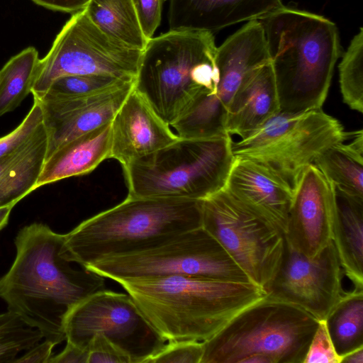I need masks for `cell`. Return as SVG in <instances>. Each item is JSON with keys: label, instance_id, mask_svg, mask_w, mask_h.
Listing matches in <instances>:
<instances>
[{"label": "cell", "instance_id": "obj_37", "mask_svg": "<svg viewBox=\"0 0 363 363\" xmlns=\"http://www.w3.org/2000/svg\"><path fill=\"white\" fill-rule=\"evenodd\" d=\"M88 348H83L69 341L63 350L50 358L49 363H87Z\"/></svg>", "mask_w": 363, "mask_h": 363}, {"label": "cell", "instance_id": "obj_11", "mask_svg": "<svg viewBox=\"0 0 363 363\" xmlns=\"http://www.w3.org/2000/svg\"><path fill=\"white\" fill-rule=\"evenodd\" d=\"M202 227L223 246L250 281L263 290L277 272L284 233L237 202L223 188L201 201Z\"/></svg>", "mask_w": 363, "mask_h": 363}, {"label": "cell", "instance_id": "obj_13", "mask_svg": "<svg viewBox=\"0 0 363 363\" xmlns=\"http://www.w3.org/2000/svg\"><path fill=\"white\" fill-rule=\"evenodd\" d=\"M343 269L331 242L308 257L286 239L279 267L264 289L270 298L296 306L324 320L345 294Z\"/></svg>", "mask_w": 363, "mask_h": 363}, {"label": "cell", "instance_id": "obj_10", "mask_svg": "<svg viewBox=\"0 0 363 363\" xmlns=\"http://www.w3.org/2000/svg\"><path fill=\"white\" fill-rule=\"evenodd\" d=\"M142 52L107 35L83 9L73 13L48 54L39 60L31 94H43L52 81L66 75L106 74L135 79Z\"/></svg>", "mask_w": 363, "mask_h": 363}, {"label": "cell", "instance_id": "obj_24", "mask_svg": "<svg viewBox=\"0 0 363 363\" xmlns=\"http://www.w3.org/2000/svg\"><path fill=\"white\" fill-rule=\"evenodd\" d=\"M84 11L109 37L137 50L145 48L149 40L143 32L132 0H90Z\"/></svg>", "mask_w": 363, "mask_h": 363}, {"label": "cell", "instance_id": "obj_34", "mask_svg": "<svg viewBox=\"0 0 363 363\" xmlns=\"http://www.w3.org/2000/svg\"><path fill=\"white\" fill-rule=\"evenodd\" d=\"M87 363H132V360L106 337L96 335L88 345Z\"/></svg>", "mask_w": 363, "mask_h": 363}, {"label": "cell", "instance_id": "obj_28", "mask_svg": "<svg viewBox=\"0 0 363 363\" xmlns=\"http://www.w3.org/2000/svg\"><path fill=\"white\" fill-rule=\"evenodd\" d=\"M342 100L351 109L363 113V30L352 38L339 65Z\"/></svg>", "mask_w": 363, "mask_h": 363}, {"label": "cell", "instance_id": "obj_23", "mask_svg": "<svg viewBox=\"0 0 363 363\" xmlns=\"http://www.w3.org/2000/svg\"><path fill=\"white\" fill-rule=\"evenodd\" d=\"M348 143L333 145L315 161L314 165L335 187L363 199V131L350 133Z\"/></svg>", "mask_w": 363, "mask_h": 363}, {"label": "cell", "instance_id": "obj_25", "mask_svg": "<svg viewBox=\"0 0 363 363\" xmlns=\"http://www.w3.org/2000/svg\"><path fill=\"white\" fill-rule=\"evenodd\" d=\"M48 138L45 127L33 138L23 155L0 181V207L15 206L37 189L46 159Z\"/></svg>", "mask_w": 363, "mask_h": 363}, {"label": "cell", "instance_id": "obj_18", "mask_svg": "<svg viewBox=\"0 0 363 363\" xmlns=\"http://www.w3.org/2000/svg\"><path fill=\"white\" fill-rule=\"evenodd\" d=\"M270 60L263 27L257 19L249 21L217 48L218 82L206 99L228 113L231 99L245 76Z\"/></svg>", "mask_w": 363, "mask_h": 363}, {"label": "cell", "instance_id": "obj_3", "mask_svg": "<svg viewBox=\"0 0 363 363\" xmlns=\"http://www.w3.org/2000/svg\"><path fill=\"white\" fill-rule=\"evenodd\" d=\"M258 20L265 35L280 111L322 108L340 54L335 24L322 16L284 6Z\"/></svg>", "mask_w": 363, "mask_h": 363}, {"label": "cell", "instance_id": "obj_1", "mask_svg": "<svg viewBox=\"0 0 363 363\" xmlns=\"http://www.w3.org/2000/svg\"><path fill=\"white\" fill-rule=\"evenodd\" d=\"M65 235L34 223L14 240L16 254L0 277V298L8 311L38 329L56 345L66 340L64 319L79 302L105 286L104 277L83 267L77 269L62 254Z\"/></svg>", "mask_w": 363, "mask_h": 363}, {"label": "cell", "instance_id": "obj_32", "mask_svg": "<svg viewBox=\"0 0 363 363\" xmlns=\"http://www.w3.org/2000/svg\"><path fill=\"white\" fill-rule=\"evenodd\" d=\"M203 354V342L171 340L145 363H201Z\"/></svg>", "mask_w": 363, "mask_h": 363}, {"label": "cell", "instance_id": "obj_17", "mask_svg": "<svg viewBox=\"0 0 363 363\" xmlns=\"http://www.w3.org/2000/svg\"><path fill=\"white\" fill-rule=\"evenodd\" d=\"M111 131L110 158L123 167L179 138L135 88L115 114Z\"/></svg>", "mask_w": 363, "mask_h": 363}, {"label": "cell", "instance_id": "obj_5", "mask_svg": "<svg viewBox=\"0 0 363 363\" xmlns=\"http://www.w3.org/2000/svg\"><path fill=\"white\" fill-rule=\"evenodd\" d=\"M213 33L169 30L149 40L134 88L169 125L179 119L203 90L218 82Z\"/></svg>", "mask_w": 363, "mask_h": 363}, {"label": "cell", "instance_id": "obj_38", "mask_svg": "<svg viewBox=\"0 0 363 363\" xmlns=\"http://www.w3.org/2000/svg\"><path fill=\"white\" fill-rule=\"evenodd\" d=\"M49 9L66 13H76L84 9L90 0H32Z\"/></svg>", "mask_w": 363, "mask_h": 363}, {"label": "cell", "instance_id": "obj_21", "mask_svg": "<svg viewBox=\"0 0 363 363\" xmlns=\"http://www.w3.org/2000/svg\"><path fill=\"white\" fill-rule=\"evenodd\" d=\"M111 121L68 141L46 158L37 189L61 179L88 174L110 158Z\"/></svg>", "mask_w": 363, "mask_h": 363}, {"label": "cell", "instance_id": "obj_8", "mask_svg": "<svg viewBox=\"0 0 363 363\" xmlns=\"http://www.w3.org/2000/svg\"><path fill=\"white\" fill-rule=\"evenodd\" d=\"M84 268L118 284L172 276L252 283L202 226L162 237L131 252L104 257Z\"/></svg>", "mask_w": 363, "mask_h": 363}, {"label": "cell", "instance_id": "obj_19", "mask_svg": "<svg viewBox=\"0 0 363 363\" xmlns=\"http://www.w3.org/2000/svg\"><path fill=\"white\" fill-rule=\"evenodd\" d=\"M283 6L281 0H169V30L214 32Z\"/></svg>", "mask_w": 363, "mask_h": 363}, {"label": "cell", "instance_id": "obj_27", "mask_svg": "<svg viewBox=\"0 0 363 363\" xmlns=\"http://www.w3.org/2000/svg\"><path fill=\"white\" fill-rule=\"evenodd\" d=\"M39 60L37 50L28 47L0 69V117L16 108L31 93Z\"/></svg>", "mask_w": 363, "mask_h": 363}, {"label": "cell", "instance_id": "obj_15", "mask_svg": "<svg viewBox=\"0 0 363 363\" xmlns=\"http://www.w3.org/2000/svg\"><path fill=\"white\" fill-rule=\"evenodd\" d=\"M134 84L135 80L127 82L84 96L33 97L43 111L48 138L46 158L68 141L111 121Z\"/></svg>", "mask_w": 363, "mask_h": 363}, {"label": "cell", "instance_id": "obj_2", "mask_svg": "<svg viewBox=\"0 0 363 363\" xmlns=\"http://www.w3.org/2000/svg\"><path fill=\"white\" fill-rule=\"evenodd\" d=\"M119 284L166 341H206L266 296L252 283L196 277L134 279Z\"/></svg>", "mask_w": 363, "mask_h": 363}, {"label": "cell", "instance_id": "obj_36", "mask_svg": "<svg viewBox=\"0 0 363 363\" xmlns=\"http://www.w3.org/2000/svg\"><path fill=\"white\" fill-rule=\"evenodd\" d=\"M55 345L52 342L45 340L26 350L24 354L16 358L13 363H49Z\"/></svg>", "mask_w": 363, "mask_h": 363}, {"label": "cell", "instance_id": "obj_12", "mask_svg": "<svg viewBox=\"0 0 363 363\" xmlns=\"http://www.w3.org/2000/svg\"><path fill=\"white\" fill-rule=\"evenodd\" d=\"M66 340L88 348L101 335L124 351L132 363H145L166 344L128 294L95 291L79 302L64 319Z\"/></svg>", "mask_w": 363, "mask_h": 363}, {"label": "cell", "instance_id": "obj_16", "mask_svg": "<svg viewBox=\"0 0 363 363\" xmlns=\"http://www.w3.org/2000/svg\"><path fill=\"white\" fill-rule=\"evenodd\" d=\"M223 188L247 210L285 234L293 188L278 174L258 162L235 157Z\"/></svg>", "mask_w": 363, "mask_h": 363}, {"label": "cell", "instance_id": "obj_26", "mask_svg": "<svg viewBox=\"0 0 363 363\" xmlns=\"http://www.w3.org/2000/svg\"><path fill=\"white\" fill-rule=\"evenodd\" d=\"M324 320L340 359L363 347V289L345 293Z\"/></svg>", "mask_w": 363, "mask_h": 363}, {"label": "cell", "instance_id": "obj_35", "mask_svg": "<svg viewBox=\"0 0 363 363\" xmlns=\"http://www.w3.org/2000/svg\"><path fill=\"white\" fill-rule=\"evenodd\" d=\"M166 0H132L141 28L147 40L160 24L163 4Z\"/></svg>", "mask_w": 363, "mask_h": 363}, {"label": "cell", "instance_id": "obj_31", "mask_svg": "<svg viewBox=\"0 0 363 363\" xmlns=\"http://www.w3.org/2000/svg\"><path fill=\"white\" fill-rule=\"evenodd\" d=\"M43 127L42 108L35 99L25 118L12 132L0 138V158L26 145Z\"/></svg>", "mask_w": 363, "mask_h": 363}, {"label": "cell", "instance_id": "obj_9", "mask_svg": "<svg viewBox=\"0 0 363 363\" xmlns=\"http://www.w3.org/2000/svg\"><path fill=\"white\" fill-rule=\"evenodd\" d=\"M350 133L322 108L279 111L257 129L232 143L235 157L258 162L292 188L304 169L328 147L348 140Z\"/></svg>", "mask_w": 363, "mask_h": 363}, {"label": "cell", "instance_id": "obj_6", "mask_svg": "<svg viewBox=\"0 0 363 363\" xmlns=\"http://www.w3.org/2000/svg\"><path fill=\"white\" fill-rule=\"evenodd\" d=\"M319 320L267 295L203 342L201 363H303Z\"/></svg>", "mask_w": 363, "mask_h": 363}, {"label": "cell", "instance_id": "obj_14", "mask_svg": "<svg viewBox=\"0 0 363 363\" xmlns=\"http://www.w3.org/2000/svg\"><path fill=\"white\" fill-rule=\"evenodd\" d=\"M335 208L334 186L314 165L306 167L293 188L285 238L308 257L332 242Z\"/></svg>", "mask_w": 363, "mask_h": 363}, {"label": "cell", "instance_id": "obj_4", "mask_svg": "<svg viewBox=\"0 0 363 363\" xmlns=\"http://www.w3.org/2000/svg\"><path fill=\"white\" fill-rule=\"evenodd\" d=\"M202 200L130 197L65 234L62 255L81 267L202 226Z\"/></svg>", "mask_w": 363, "mask_h": 363}, {"label": "cell", "instance_id": "obj_20", "mask_svg": "<svg viewBox=\"0 0 363 363\" xmlns=\"http://www.w3.org/2000/svg\"><path fill=\"white\" fill-rule=\"evenodd\" d=\"M280 111L274 74L270 60L250 72L230 103L225 129L242 138Z\"/></svg>", "mask_w": 363, "mask_h": 363}, {"label": "cell", "instance_id": "obj_33", "mask_svg": "<svg viewBox=\"0 0 363 363\" xmlns=\"http://www.w3.org/2000/svg\"><path fill=\"white\" fill-rule=\"evenodd\" d=\"M303 363H340V357L335 351L325 320H319Z\"/></svg>", "mask_w": 363, "mask_h": 363}, {"label": "cell", "instance_id": "obj_41", "mask_svg": "<svg viewBox=\"0 0 363 363\" xmlns=\"http://www.w3.org/2000/svg\"><path fill=\"white\" fill-rule=\"evenodd\" d=\"M13 207L11 205L0 207V230L7 225Z\"/></svg>", "mask_w": 363, "mask_h": 363}, {"label": "cell", "instance_id": "obj_39", "mask_svg": "<svg viewBox=\"0 0 363 363\" xmlns=\"http://www.w3.org/2000/svg\"><path fill=\"white\" fill-rule=\"evenodd\" d=\"M35 135L36 134L26 145H24L21 148L0 158V181L3 178L4 174L10 169V167L23 155V154L26 152L28 147H29L33 138Z\"/></svg>", "mask_w": 363, "mask_h": 363}, {"label": "cell", "instance_id": "obj_7", "mask_svg": "<svg viewBox=\"0 0 363 363\" xmlns=\"http://www.w3.org/2000/svg\"><path fill=\"white\" fill-rule=\"evenodd\" d=\"M231 135L180 138L123 167L128 196L203 200L222 189L235 160Z\"/></svg>", "mask_w": 363, "mask_h": 363}, {"label": "cell", "instance_id": "obj_30", "mask_svg": "<svg viewBox=\"0 0 363 363\" xmlns=\"http://www.w3.org/2000/svg\"><path fill=\"white\" fill-rule=\"evenodd\" d=\"M133 80L120 79L106 74L66 75L52 81L48 90L42 95L45 94L55 97L89 96Z\"/></svg>", "mask_w": 363, "mask_h": 363}, {"label": "cell", "instance_id": "obj_22", "mask_svg": "<svg viewBox=\"0 0 363 363\" xmlns=\"http://www.w3.org/2000/svg\"><path fill=\"white\" fill-rule=\"evenodd\" d=\"M335 194L332 242L344 274L363 289V199L336 189Z\"/></svg>", "mask_w": 363, "mask_h": 363}, {"label": "cell", "instance_id": "obj_40", "mask_svg": "<svg viewBox=\"0 0 363 363\" xmlns=\"http://www.w3.org/2000/svg\"><path fill=\"white\" fill-rule=\"evenodd\" d=\"M340 363H363V347L354 350L343 356Z\"/></svg>", "mask_w": 363, "mask_h": 363}, {"label": "cell", "instance_id": "obj_29", "mask_svg": "<svg viewBox=\"0 0 363 363\" xmlns=\"http://www.w3.org/2000/svg\"><path fill=\"white\" fill-rule=\"evenodd\" d=\"M41 333L28 325L16 313L0 314V363H13L17 355L43 339Z\"/></svg>", "mask_w": 363, "mask_h": 363}]
</instances>
